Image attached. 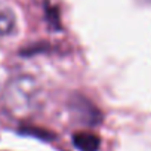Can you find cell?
I'll list each match as a JSON object with an SVG mask.
<instances>
[{"mask_svg": "<svg viewBox=\"0 0 151 151\" xmlns=\"http://www.w3.org/2000/svg\"><path fill=\"white\" fill-rule=\"evenodd\" d=\"M15 28V17H14V12L0 5V37H5L8 34H11Z\"/></svg>", "mask_w": 151, "mask_h": 151, "instance_id": "2", "label": "cell"}, {"mask_svg": "<svg viewBox=\"0 0 151 151\" xmlns=\"http://www.w3.org/2000/svg\"><path fill=\"white\" fill-rule=\"evenodd\" d=\"M73 142H74L76 147H77L79 150H82V151H96L98 147H99L98 136H95L92 133H86V132L76 133L73 136Z\"/></svg>", "mask_w": 151, "mask_h": 151, "instance_id": "1", "label": "cell"}]
</instances>
